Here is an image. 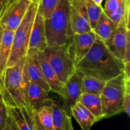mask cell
<instances>
[{
	"mask_svg": "<svg viewBox=\"0 0 130 130\" xmlns=\"http://www.w3.org/2000/svg\"><path fill=\"white\" fill-rule=\"evenodd\" d=\"M123 61L114 56L104 43L97 37L88 53L75 64L83 75L107 82L123 72Z\"/></svg>",
	"mask_w": 130,
	"mask_h": 130,
	"instance_id": "cell-1",
	"label": "cell"
},
{
	"mask_svg": "<svg viewBox=\"0 0 130 130\" xmlns=\"http://www.w3.org/2000/svg\"><path fill=\"white\" fill-rule=\"evenodd\" d=\"M70 2L60 0V2L51 14L44 19L46 38L48 46H59L68 44L72 34L69 23Z\"/></svg>",
	"mask_w": 130,
	"mask_h": 130,
	"instance_id": "cell-2",
	"label": "cell"
},
{
	"mask_svg": "<svg viewBox=\"0 0 130 130\" xmlns=\"http://www.w3.org/2000/svg\"><path fill=\"white\" fill-rule=\"evenodd\" d=\"M25 56L15 65L4 70L0 80V94L6 107H25L22 92L23 72Z\"/></svg>",
	"mask_w": 130,
	"mask_h": 130,
	"instance_id": "cell-3",
	"label": "cell"
},
{
	"mask_svg": "<svg viewBox=\"0 0 130 130\" xmlns=\"http://www.w3.org/2000/svg\"><path fill=\"white\" fill-rule=\"evenodd\" d=\"M38 2L39 0H32L22 21L14 31L12 47L6 68L15 65L27 53L29 39L37 11Z\"/></svg>",
	"mask_w": 130,
	"mask_h": 130,
	"instance_id": "cell-4",
	"label": "cell"
},
{
	"mask_svg": "<svg viewBox=\"0 0 130 130\" xmlns=\"http://www.w3.org/2000/svg\"><path fill=\"white\" fill-rule=\"evenodd\" d=\"M128 82H130V80H127L123 73L106 82L100 94L104 118L123 112V101Z\"/></svg>",
	"mask_w": 130,
	"mask_h": 130,
	"instance_id": "cell-5",
	"label": "cell"
},
{
	"mask_svg": "<svg viewBox=\"0 0 130 130\" xmlns=\"http://www.w3.org/2000/svg\"><path fill=\"white\" fill-rule=\"evenodd\" d=\"M43 53L59 80L64 84L75 72V62L69 52L67 45L48 46Z\"/></svg>",
	"mask_w": 130,
	"mask_h": 130,
	"instance_id": "cell-6",
	"label": "cell"
},
{
	"mask_svg": "<svg viewBox=\"0 0 130 130\" xmlns=\"http://www.w3.org/2000/svg\"><path fill=\"white\" fill-rule=\"evenodd\" d=\"M69 23L72 34L91 31L84 0H70Z\"/></svg>",
	"mask_w": 130,
	"mask_h": 130,
	"instance_id": "cell-7",
	"label": "cell"
},
{
	"mask_svg": "<svg viewBox=\"0 0 130 130\" xmlns=\"http://www.w3.org/2000/svg\"><path fill=\"white\" fill-rule=\"evenodd\" d=\"M22 92L26 106L31 110H36L46 104L49 101L48 92L37 85L30 82L23 72Z\"/></svg>",
	"mask_w": 130,
	"mask_h": 130,
	"instance_id": "cell-8",
	"label": "cell"
},
{
	"mask_svg": "<svg viewBox=\"0 0 130 130\" xmlns=\"http://www.w3.org/2000/svg\"><path fill=\"white\" fill-rule=\"evenodd\" d=\"M96 39L97 37L93 30L72 36L66 45L75 64L88 53Z\"/></svg>",
	"mask_w": 130,
	"mask_h": 130,
	"instance_id": "cell-9",
	"label": "cell"
},
{
	"mask_svg": "<svg viewBox=\"0 0 130 130\" xmlns=\"http://www.w3.org/2000/svg\"><path fill=\"white\" fill-rule=\"evenodd\" d=\"M37 52L38 51L34 50H27V53L25 56L24 73L30 82L37 85L49 93L50 91H51L50 88L41 72L37 59Z\"/></svg>",
	"mask_w": 130,
	"mask_h": 130,
	"instance_id": "cell-10",
	"label": "cell"
},
{
	"mask_svg": "<svg viewBox=\"0 0 130 130\" xmlns=\"http://www.w3.org/2000/svg\"><path fill=\"white\" fill-rule=\"evenodd\" d=\"M82 77L83 75L76 69L57 92L69 109L78 101L82 94Z\"/></svg>",
	"mask_w": 130,
	"mask_h": 130,
	"instance_id": "cell-11",
	"label": "cell"
},
{
	"mask_svg": "<svg viewBox=\"0 0 130 130\" xmlns=\"http://www.w3.org/2000/svg\"><path fill=\"white\" fill-rule=\"evenodd\" d=\"M32 0H16L0 20V25L14 31L22 21Z\"/></svg>",
	"mask_w": 130,
	"mask_h": 130,
	"instance_id": "cell-12",
	"label": "cell"
},
{
	"mask_svg": "<svg viewBox=\"0 0 130 130\" xmlns=\"http://www.w3.org/2000/svg\"><path fill=\"white\" fill-rule=\"evenodd\" d=\"M129 38V29L126 28L125 26L120 25L109 39L104 43L110 53L123 62L126 43Z\"/></svg>",
	"mask_w": 130,
	"mask_h": 130,
	"instance_id": "cell-13",
	"label": "cell"
},
{
	"mask_svg": "<svg viewBox=\"0 0 130 130\" xmlns=\"http://www.w3.org/2000/svg\"><path fill=\"white\" fill-rule=\"evenodd\" d=\"M47 47L44 18L37 11L29 39L28 50L43 52Z\"/></svg>",
	"mask_w": 130,
	"mask_h": 130,
	"instance_id": "cell-14",
	"label": "cell"
},
{
	"mask_svg": "<svg viewBox=\"0 0 130 130\" xmlns=\"http://www.w3.org/2000/svg\"><path fill=\"white\" fill-rule=\"evenodd\" d=\"M8 114L18 130H37L32 117V110L27 107H7Z\"/></svg>",
	"mask_w": 130,
	"mask_h": 130,
	"instance_id": "cell-15",
	"label": "cell"
},
{
	"mask_svg": "<svg viewBox=\"0 0 130 130\" xmlns=\"http://www.w3.org/2000/svg\"><path fill=\"white\" fill-rule=\"evenodd\" d=\"M50 105L52 110L53 130H73L71 117L66 110L53 99L50 100Z\"/></svg>",
	"mask_w": 130,
	"mask_h": 130,
	"instance_id": "cell-16",
	"label": "cell"
},
{
	"mask_svg": "<svg viewBox=\"0 0 130 130\" xmlns=\"http://www.w3.org/2000/svg\"><path fill=\"white\" fill-rule=\"evenodd\" d=\"M37 59L43 76L49 85L50 91L57 93L61 89L63 84L57 78V75L50 65L43 52H37Z\"/></svg>",
	"mask_w": 130,
	"mask_h": 130,
	"instance_id": "cell-17",
	"label": "cell"
},
{
	"mask_svg": "<svg viewBox=\"0 0 130 130\" xmlns=\"http://www.w3.org/2000/svg\"><path fill=\"white\" fill-rule=\"evenodd\" d=\"M50 100L51 98L43 107L32 110V117L37 130H53L52 110L50 105Z\"/></svg>",
	"mask_w": 130,
	"mask_h": 130,
	"instance_id": "cell-18",
	"label": "cell"
},
{
	"mask_svg": "<svg viewBox=\"0 0 130 130\" xmlns=\"http://www.w3.org/2000/svg\"><path fill=\"white\" fill-rule=\"evenodd\" d=\"M1 26V25H0ZM0 38V73L2 75L6 68V65L11 53L14 31L10 29L2 27Z\"/></svg>",
	"mask_w": 130,
	"mask_h": 130,
	"instance_id": "cell-19",
	"label": "cell"
},
{
	"mask_svg": "<svg viewBox=\"0 0 130 130\" xmlns=\"http://www.w3.org/2000/svg\"><path fill=\"white\" fill-rule=\"evenodd\" d=\"M70 110L82 130H91L92 126L97 122L92 113L78 101L70 108Z\"/></svg>",
	"mask_w": 130,
	"mask_h": 130,
	"instance_id": "cell-20",
	"label": "cell"
},
{
	"mask_svg": "<svg viewBox=\"0 0 130 130\" xmlns=\"http://www.w3.org/2000/svg\"><path fill=\"white\" fill-rule=\"evenodd\" d=\"M117 27L118 26L113 22L103 11L95 27L92 30L98 38L101 40L103 42H105L109 39Z\"/></svg>",
	"mask_w": 130,
	"mask_h": 130,
	"instance_id": "cell-21",
	"label": "cell"
},
{
	"mask_svg": "<svg viewBox=\"0 0 130 130\" xmlns=\"http://www.w3.org/2000/svg\"><path fill=\"white\" fill-rule=\"evenodd\" d=\"M78 102L84 105L96 118L97 121L104 119V114L102 111L101 102L100 99V95L94 94H82Z\"/></svg>",
	"mask_w": 130,
	"mask_h": 130,
	"instance_id": "cell-22",
	"label": "cell"
},
{
	"mask_svg": "<svg viewBox=\"0 0 130 130\" xmlns=\"http://www.w3.org/2000/svg\"><path fill=\"white\" fill-rule=\"evenodd\" d=\"M105 81L101 79L83 75L82 82V94H94L100 95L105 85Z\"/></svg>",
	"mask_w": 130,
	"mask_h": 130,
	"instance_id": "cell-23",
	"label": "cell"
},
{
	"mask_svg": "<svg viewBox=\"0 0 130 130\" xmlns=\"http://www.w3.org/2000/svg\"><path fill=\"white\" fill-rule=\"evenodd\" d=\"M84 2L85 5L90 26L93 30L100 18L101 13L103 12V7L98 5L91 0H84Z\"/></svg>",
	"mask_w": 130,
	"mask_h": 130,
	"instance_id": "cell-24",
	"label": "cell"
},
{
	"mask_svg": "<svg viewBox=\"0 0 130 130\" xmlns=\"http://www.w3.org/2000/svg\"><path fill=\"white\" fill-rule=\"evenodd\" d=\"M60 0H39L37 12L44 18L46 19L57 8Z\"/></svg>",
	"mask_w": 130,
	"mask_h": 130,
	"instance_id": "cell-25",
	"label": "cell"
},
{
	"mask_svg": "<svg viewBox=\"0 0 130 130\" xmlns=\"http://www.w3.org/2000/svg\"><path fill=\"white\" fill-rule=\"evenodd\" d=\"M123 112L130 117V82H128L126 86V91L123 101Z\"/></svg>",
	"mask_w": 130,
	"mask_h": 130,
	"instance_id": "cell-26",
	"label": "cell"
},
{
	"mask_svg": "<svg viewBox=\"0 0 130 130\" xmlns=\"http://www.w3.org/2000/svg\"><path fill=\"white\" fill-rule=\"evenodd\" d=\"M16 0H0V20Z\"/></svg>",
	"mask_w": 130,
	"mask_h": 130,
	"instance_id": "cell-27",
	"label": "cell"
},
{
	"mask_svg": "<svg viewBox=\"0 0 130 130\" xmlns=\"http://www.w3.org/2000/svg\"><path fill=\"white\" fill-rule=\"evenodd\" d=\"M8 110L5 106L0 109V130H3L8 117Z\"/></svg>",
	"mask_w": 130,
	"mask_h": 130,
	"instance_id": "cell-28",
	"label": "cell"
},
{
	"mask_svg": "<svg viewBox=\"0 0 130 130\" xmlns=\"http://www.w3.org/2000/svg\"><path fill=\"white\" fill-rule=\"evenodd\" d=\"M3 130H18L14 121L13 120V119L11 118V117L9 114L8 115L6 123H5V125Z\"/></svg>",
	"mask_w": 130,
	"mask_h": 130,
	"instance_id": "cell-29",
	"label": "cell"
},
{
	"mask_svg": "<svg viewBox=\"0 0 130 130\" xmlns=\"http://www.w3.org/2000/svg\"><path fill=\"white\" fill-rule=\"evenodd\" d=\"M92 2H94L95 4H97L98 5H101H101H102V2H103V1L104 0H91Z\"/></svg>",
	"mask_w": 130,
	"mask_h": 130,
	"instance_id": "cell-30",
	"label": "cell"
},
{
	"mask_svg": "<svg viewBox=\"0 0 130 130\" xmlns=\"http://www.w3.org/2000/svg\"><path fill=\"white\" fill-rule=\"evenodd\" d=\"M5 104H4V102H3V101H2V96H1V94H0V109L2 108V107H5Z\"/></svg>",
	"mask_w": 130,
	"mask_h": 130,
	"instance_id": "cell-31",
	"label": "cell"
},
{
	"mask_svg": "<svg viewBox=\"0 0 130 130\" xmlns=\"http://www.w3.org/2000/svg\"><path fill=\"white\" fill-rule=\"evenodd\" d=\"M1 34H2V27L0 26V38H1ZM1 77H2V74L0 73V80H1Z\"/></svg>",
	"mask_w": 130,
	"mask_h": 130,
	"instance_id": "cell-32",
	"label": "cell"
},
{
	"mask_svg": "<svg viewBox=\"0 0 130 130\" xmlns=\"http://www.w3.org/2000/svg\"><path fill=\"white\" fill-rule=\"evenodd\" d=\"M69 1H70V0H69Z\"/></svg>",
	"mask_w": 130,
	"mask_h": 130,
	"instance_id": "cell-33",
	"label": "cell"
}]
</instances>
